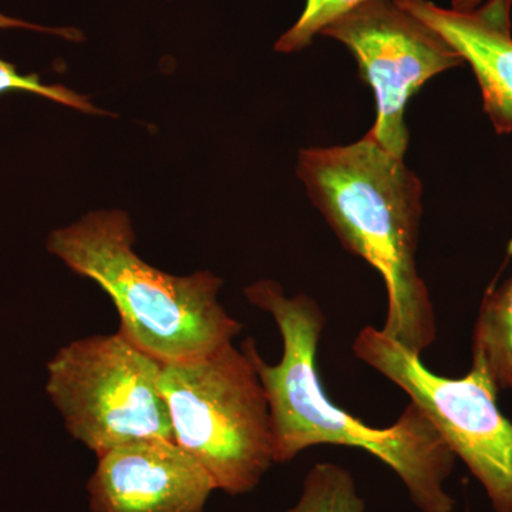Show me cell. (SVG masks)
Masks as SVG:
<instances>
[{"instance_id": "cell-9", "label": "cell", "mask_w": 512, "mask_h": 512, "mask_svg": "<svg viewBox=\"0 0 512 512\" xmlns=\"http://www.w3.org/2000/svg\"><path fill=\"white\" fill-rule=\"evenodd\" d=\"M436 30L468 64L495 133H512V0H485L473 10L441 8L430 0H396Z\"/></svg>"}, {"instance_id": "cell-6", "label": "cell", "mask_w": 512, "mask_h": 512, "mask_svg": "<svg viewBox=\"0 0 512 512\" xmlns=\"http://www.w3.org/2000/svg\"><path fill=\"white\" fill-rule=\"evenodd\" d=\"M352 349L423 410L483 485L494 512H512V421L498 407V392L484 373L471 367L460 379L436 375L421 356L372 326L357 333Z\"/></svg>"}, {"instance_id": "cell-2", "label": "cell", "mask_w": 512, "mask_h": 512, "mask_svg": "<svg viewBox=\"0 0 512 512\" xmlns=\"http://www.w3.org/2000/svg\"><path fill=\"white\" fill-rule=\"evenodd\" d=\"M296 174L342 247L382 275V332L421 356L437 339V319L417 268L423 183L404 158L365 134L346 146L299 151Z\"/></svg>"}, {"instance_id": "cell-15", "label": "cell", "mask_w": 512, "mask_h": 512, "mask_svg": "<svg viewBox=\"0 0 512 512\" xmlns=\"http://www.w3.org/2000/svg\"><path fill=\"white\" fill-rule=\"evenodd\" d=\"M484 2L485 0H451V9L473 10Z\"/></svg>"}, {"instance_id": "cell-5", "label": "cell", "mask_w": 512, "mask_h": 512, "mask_svg": "<svg viewBox=\"0 0 512 512\" xmlns=\"http://www.w3.org/2000/svg\"><path fill=\"white\" fill-rule=\"evenodd\" d=\"M163 366L120 332L87 336L50 360L46 392L70 436L97 457L131 441H174Z\"/></svg>"}, {"instance_id": "cell-1", "label": "cell", "mask_w": 512, "mask_h": 512, "mask_svg": "<svg viewBox=\"0 0 512 512\" xmlns=\"http://www.w3.org/2000/svg\"><path fill=\"white\" fill-rule=\"evenodd\" d=\"M245 298L275 320L282 357L269 365L255 340L242 350L251 360L268 403L275 464L289 463L315 446L360 448L386 464L402 481L420 512H453L456 501L446 483L456 456L416 403L410 402L392 426L377 429L336 406L318 372L326 316L309 295H286L284 286L262 279L245 288Z\"/></svg>"}, {"instance_id": "cell-8", "label": "cell", "mask_w": 512, "mask_h": 512, "mask_svg": "<svg viewBox=\"0 0 512 512\" xmlns=\"http://www.w3.org/2000/svg\"><path fill=\"white\" fill-rule=\"evenodd\" d=\"M215 490L204 467L170 440L111 448L87 484L92 512H204Z\"/></svg>"}, {"instance_id": "cell-13", "label": "cell", "mask_w": 512, "mask_h": 512, "mask_svg": "<svg viewBox=\"0 0 512 512\" xmlns=\"http://www.w3.org/2000/svg\"><path fill=\"white\" fill-rule=\"evenodd\" d=\"M6 92L33 93L84 113H100L87 97L80 96L63 86L43 84L37 76H23L16 72L15 66L0 60V94Z\"/></svg>"}, {"instance_id": "cell-12", "label": "cell", "mask_w": 512, "mask_h": 512, "mask_svg": "<svg viewBox=\"0 0 512 512\" xmlns=\"http://www.w3.org/2000/svg\"><path fill=\"white\" fill-rule=\"evenodd\" d=\"M365 2L367 0H306L301 16L279 37L275 50L293 53L305 49L329 23Z\"/></svg>"}, {"instance_id": "cell-14", "label": "cell", "mask_w": 512, "mask_h": 512, "mask_svg": "<svg viewBox=\"0 0 512 512\" xmlns=\"http://www.w3.org/2000/svg\"><path fill=\"white\" fill-rule=\"evenodd\" d=\"M2 28H28V29H36L42 30V32H53L55 30L43 29L40 26L29 25V23L20 22V20L6 18V16L0 15V29Z\"/></svg>"}, {"instance_id": "cell-10", "label": "cell", "mask_w": 512, "mask_h": 512, "mask_svg": "<svg viewBox=\"0 0 512 512\" xmlns=\"http://www.w3.org/2000/svg\"><path fill=\"white\" fill-rule=\"evenodd\" d=\"M471 342V367L498 393L512 390V276L485 293Z\"/></svg>"}, {"instance_id": "cell-3", "label": "cell", "mask_w": 512, "mask_h": 512, "mask_svg": "<svg viewBox=\"0 0 512 512\" xmlns=\"http://www.w3.org/2000/svg\"><path fill=\"white\" fill-rule=\"evenodd\" d=\"M134 242L124 212L100 211L53 231L47 249L96 282L119 312L121 335L163 365L208 355L241 333L218 298L217 275L165 274L137 255Z\"/></svg>"}, {"instance_id": "cell-11", "label": "cell", "mask_w": 512, "mask_h": 512, "mask_svg": "<svg viewBox=\"0 0 512 512\" xmlns=\"http://www.w3.org/2000/svg\"><path fill=\"white\" fill-rule=\"evenodd\" d=\"M282 512H366V503L348 468L318 463L303 478L296 504Z\"/></svg>"}, {"instance_id": "cell-7", "label": "cell", "mask_w": 512, "mask_h": 512, "mask_svg": "<svg viewBox=\"0 0 512 512\" xmlns=\"http://www.w3.org/2000/svg\"><path fill=\"white\" fill-rule=\"evenodd\" d=\"M319 36L342 43L355 56L376 101V120L367 134L387 153L404 158L410 143L407 103L429 80L463 66L464 60L396 0H367L333 20Z\"/></svg>"}, {"instance_id": "cell-4", "label": "cell", "mask_w": 512, "mask_h": 512, "mask_svg": "<svg viewBox=\"0 0 512 512\" xmlns=\"http://www.w3.org/2000/svg\"><path fill=\"white\" fill-rule=\"evenodd\" d=\"M160 389L175 443L229 495L252 493L275 464L268 403L244 350L231 343L164 365Z\"/></svg>"}]
</instances>
